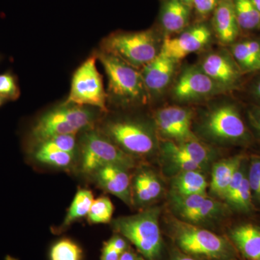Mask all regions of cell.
I'll return each mask as SVG.
<instances>
[{
    "mask_svg": "<svg viewBox=\"0 0 260 260\" xmlns=\"http://www.w3.org/2000/svg\"><path fill=\"white\" fill-rule=\"evenodd\" d=\"M245 158L244 155H237L214 164L210 184L212 194L223 199L233 177Z\"/></svg>",
    "mask_w": 260,
    "mask_h": 260,
    "instance_id": "obj_19",
    "label": "cell"
},
{
    "mask_svg": "<svg viewBox=\"0 0 260 260\" xmlns=\"http://www.w3.org/2000/svg\"><path fill=\"white\" fill-rule=\"evenodd\" d=\"M95 117V112L88 107L62 104L38 119L30 132V139L38 145L57 135H75L91 125Z\"/></svg>",
    "mask_w": 260,
    "mask_h": 260,
    "instance_id": "obj_3",
    "label": "cell"
},
{
    "mask_svg": "<svg viewBox=\"0 0 260 260\" xmlns=\"http://www.w3.org/2000/svg\"><path fill=\"white\" fill-rule=\"evenodd\" d=\"M121 254L109 246H104L102 260H119Z\"/></svg>",
    "mask_w": 260,
    "mask_h": 260,
    "instance_id": "obj_39",
    "label": "cell"
},
{
    "mask_svg": "<svg viewBox=\"0 0 260 260\" xmlns=\"http://www.w3.org/2000/svg\"><path fill=\"white\" fill-rule=\"evenodd\" d=\"M95 56L105 70L109 93L116 101L126 105L148 102L150 93L141 72L104 51H99Z\"/></svg>",
    "mask_w": 260,
    "mask_h": 260,
    "instance_id": "obj_1",
    "label": "cell"
},
{
    "mask_svg": "<svg viewBox=\"0 0 260 260\" xmlns=\"http://www.w3.org/2000/svg\"><path fill=\"white\" fill-rule=\"evenodd\" d=\"M247 178L253 200L260 204V157H251L247 167Z\"/></svg>",
    "mask_w": 260,
    "mask_h": 260,
    "instance_id": "obj_33",
    "label": "cell"
},
{
    "mask_svg": "<svg viewBox=\"0 0 260 260\" xmlns=\"http://www.w3.org/2000/svg\"><path fill=\"white\" fill-rule=\"evenodd\" d=\"M34 158L38 162L57 168L69 167L74 155L54 148L49 142L44 141L37 145Z\"/></svg>",
    "mask_w": 260,
    "mask_h": 260,
    "instance_id": "obj_23",
    "label": "cell"
},
{
    "mask_svg": "<svg viewBox=\"0 0 260 260\" xmlns=\"http://www.w3.org/2000/svg\"><path fill=\"white\" fill-rule=\"evenodd\" d=\"M140 260H143V259H140Z\"/></svg>",
    "mask_w": 260,
    "mask_h": 260,
    "instance_id": "obj_45",
    "label": "cell"
},
{
    "mask_svg": "<svg viewBox=\"0 0 260 260\" xmlns=\"http://www.w3.org/2000/svg\"><path fill=\"white\" fill-rule=\"evenodd\" d=\"M251 2H252L253 5H254L256 9L257 10L260 14V0H251Z\"/></svg>",
    "mask_w": 260,
    "mask_h": 260,
    "instance_id": "obj_42",
    "label": "cell"
},
{
    "mask_svg": "<svg viewBox=\"0 0 260 260\" xmlns=\"http://www.w3.org/2000/svg\"><path fill=\"white\" fill-rule=\"evenodd\" d=\"M119 260H136V259H135V256L133 253L129 252V251H124L121 254Z\"/></svg>",
    "mask_w": 260,
    "mask_h": 260,
    "instance_id": "obj_40",
    "label": "cell"
},
{
    "mask_svg": "<svg viewBox=\"0 0 260 260\" xmlns=\"http://www.w3.org/2000/svg\"><path fill=\"white\" fill-rule=\"evenodd\" d=\"M171 232L181 250L190 255L218 260H234L236 252L227 239L177 218L172 219Z\"/></svg>",
    "mask_w": 260,
    "mask_h": 260,
    "instance_id": "obj_2",
    "label": "cell"
},
{
    "mask_svg": "<svg viewBox=\"0 0 260 260\" xmlns=\"http://www.w3.org/2000/svg\"><path fill=\"white\" fill-rule=\"evenodd\" d=\"M208 182L200 171L181 172L173 179L172 193L182 196L206 194Z\"/></svg>",
    "mask_w": 260,
    "mask_h": 260,
    "instance_id": "obj_22",
    "label": "cell"
},
{
    "mask_svg": "<svg viewBox=\"0 0 260 260\" xmlns=\"http://www.w3.org/2000/svg\"><path fill=\"white\" fill-rule=\"evenodd\" d=\"M211 36V31L206 25H196L178 37H166L160 51L177 61L205 47Z\"/></svg>",
    "mask_w": 260,
    "mask_h": 260,
    "instance_id": "obj_11",
    "label": "cell"
},
{
    "mask_svg": "<svg viewBox=\"0 0 260 260\" xmlns=\"http://www.w3.org/2000/svg\"><path fill=\"white\" fill-rule=\"evenodd\" d=\"M252 193L246 174L240 187L227 205L239 213H249L254 209Z\"/></svg>",
    "mask_w": 260,
    "mask_h": 260,
    "instance_id": "obj_28",
    "label": "cell"
},
{
    "mask_svg": "<svg viewBox=\"0 0 260 260\" xmlns=\"http://www.w3.org/2000/svg\"><path fill=\"white\" fill-rule=\"evenodd\" d=\"M94 174L98 184L102 189L115 195L127 205L132 203L133 193L127 169L117 165H107Z\"/></svg>",
    "mask_w": 260,
    "mask_h": 260,
    "instance_id": "obj_14",
    "label": "cell"
},
{
    "mask_svg": "<svg viewBox=\"0 0 260 260\" xmlns=\"http://www.w3.org/2000/svg\"><path fill=\"white\" fill-rule=\"evenodd\" d=\"M114 205L107 197L94 200L89 210L88 216L90 223H107L112 220Z\"/></svg>",
    "mask_w": 260,
    "mask_h": 260,
    "instance_id": "obj_29",
    "label": "cell"
},
{
    "mask_svg": "<svg viewBox=\"0 0 260 260\" xmlns=\"http://www.w3.org/2000/svg\"><path fill=\"white\" fill-rule=\"evenodd\" d=\"M102 49L138 70L153 61L160 51L152 30L111 34L103 40Z\"/></svg>",
    "mask_w": 260,
    "mask_h": 260,
    "instance_id": "obj_4",
    "label": "cell"
},
{
    "mask_svg": "<svg viewBox=\"0 0 260 260\" xmlns=\"http://www.w3.org/2000/svg\"><path fill=\"white\" fill-rule=\"evenodd\" d=\"M49 142L54 148L60 150L61 151L71 154L74 155L76 152V139L75 135H61L53 137L50 139L45 140Z\"/></svg>",
    "mask_w": 260,
    "mask_h": 260,
    "instance_id": "obj_34",
    "label": "cell"
},
{
    "mask_svg": "<svg viewBox=\"0 0 260 260\" xmlns=\"http://www.w3.org/2000/svg\"><path fill=\"white\" fill-rule=\"evenodd\" d=\"M162 184L155 174L148 170L142 171L135 178L133 199L138 205H145L161 194Z\"/></svg>",
    "mask_w": 260,
    "mask_h": 260,
    "instance_id": "obj_21",
    "label": "cell"
},
{
    "mask_svg": "<svg viewBox=\"0 0 260 260\" xmlns=\"http://www.w3.org/2000/svg\"><path fill=\"white\" fill-rule=\"evenodd\" d=\"M181 2H182L184 4L188 5V6L190 7V5H192V3L194 0H180Z\"/></svg>",
    "mask_w": 260,
    "mask_h": 260,
    "instance_id": "obj_43",
    "label": "cell"
},
{
    "mask_svg": "<svg viewBox=\"0 0 260 260\" xmlns=\"http://www.w3.org/2000/svg\"><path fill=\"white\" fill-rule=\"evenodd\" d=\"M213 27L219 41L223 44H233L240 34L234 0H220L214 11Z\"/></svg>",
    "mask_w": 260,
    "mask_h": 260,
    "instance_id": "obj_16",
    "label": "cell"
},
{
    "mask_svg": "<svg viewBox=\"0 0 260 260\" xmlns=\"http://www.w3.org/2000/svg\"><path fill=\"white\" fill-rule=\"evenodd\" d=\"M177 61L161 52L143 68L141 72L149 93H161L170 83Z\"/></svg>",
    "mask_w": 260,
    "mask_h": 260,
    "instance_id": "obj_15",
    "label": "cell"
},
{
    "mask_svg": "<svg viewBox=\"0 0 260 260\" xmlns=\"http://www.w3.org/2000/svg\"><path fill=\"white\" fill-rule=\"evenodd\" d=\"M173 260H200L197 259L194 256L186 255V254H178L177 255L174 256Z\"/></svg>",
    "mask_w": 260,
    "mask_h": 260,
    "instance_id": "obj_41",
    "label": "cell"
},
{
    "mask_svg": "<svg viewBox=\"0 0 260 260\" xmlns=\"http://www.w3.org/2000/svg\"><path fill=\"white\" fill-rule=\"evenodd\" d=\"M107 138L128 154L146 155L155 146V137L146 126L133 121H113L107 124Z\"/></svg>",
    "mask_w": 260,
    "mask_h": 260,
    "instance_id": "obj_9",
    "label": "cell"
},
{
    "mask_svg": "<svg viewBox=\"0 0 260 260\" xmlns=\"http://www.w3.org/2000/svg\"><path fill=\"white\" fill-rule=\"evenodd\" d=\"M162 150L164 155H176L182 158L189 159L204 167L213 156L212 150L198 140L183 142L168 140L162 144Z\"/></svg>",
    "mask_w": 260,
    "mask_h": 260,
    "instance_id": "obj_18",
    "label": "cell"
},
{
    "mask_svg": "<svg viewBox=\"0 0 260 260\" xmlns=\"http://www.w3.org/2000/svg\"><path fill=\"white\" fill-rule=\"evenodd\" d=\"M203 128L212 139L223 143L245 145L251 140L239 107L234 104H223L210 111Z\"/></svg>",
    "mask_w": 260,
    "mask_h": 260,
    "instance_id": "obj_8",
    "label": "cell"
},
{
    "mask_svg": "<svg viewBox=\"0 0 260 260\" xmlns=\"http://www.w3.org/2000/svg\"><path fill=\"white\" fill-rule=\"evenodd\" d=\"M227 91L205 74L201 68L189 67L181 73L173 94L179 102H191Z\"/></svg>",
    "mask_w": 260,
    "mask_h": 260,
    "instance_id": "obj_10",
    "label": "cell"
},
{
    "mask_svg": "<svg viewBox=\"0 0 260 260\" xmlns=\"http://www.w3.org/2000/svg\"><path fill=\"white\" fill-rule=\"evenodd\" d=\"M93 200V195L91 191L88 189H80L75 194L63 225L68 226L75 220L88 215Z\"/></svg>",
    "mask_w": 260,
    "mask_h": 260,
    "instance_id": "obj_26",
    "label": "cell"
},
{
    "mask_svg": "<svg viewBox=\"0 0 260 260\" xmlns=\"http://www.w3.org/2000/svg\"><path fill=\"white\" fill-rule=\"evenodd\" d=\"M190 7L180 0H167L160 13V23L169 34L181 32L189 23Z\"/></svg>",
    "mask_w": 260,
    "mask_h": 260,
    "instance_id": "obj_20",
    "label": "cell"
},
{
    "mask_svg": "<svg viewBox=\"0 0 260 260\" xmlns=\"http://www.w3.org/2000/svg\"><path fill=\"white\" fill-rule=\"evenodd\" d=\"M234 10L241 31L260 29V14L251 0H234Z\"/></svg>",
    "mask_w": 260,
    "mask_h": 260,
    "instance_id": "obj_24",
    "label": "cell"
},
{
    "mask_svg": "<svg viewBox=\"0 0 260 260\" xmlns=\"http://www.w3.org/2000/svg\"><path fill=\"white\" fill-rule=\"evenodd\" d=\"M220 1V0H194L192 6L198 15L204 17L214 13Z\"/></svg>",
    "mask_w": 260,
    "mask_h": 260,
    "instance_id": "obj_35",
    "label": "cell"
},
{
    "mask_svg": "<svg viewBox=\"0 0 260 260\" xmlns=\"http://www.w3.org/2000/svg\"><path fill=\"white\" fill-rule=\"evenodd\" d=\"M20 95L18 81L10 73L0 74V96L4 100L15 101Z\"/></svg>",
    "mask_w": 260,
    "mask_h": 260,
    "instance_id": "obj_32",
    "label": "cell"
},
{
    "mask_svg": "<svg viewBox=\"0 0 260 260\" xmlns=\"http://www.w3.org/2000/svg\"><path fill=\"white\" fill-rule=\"evenodd\" d=\"M105 245L109 246V248H112V249L118 251L120 254H122L125 251L126 248L125 241L122 238L119 237H113Z\"/></svg>",
    "mask_w": 260,
    "mask_h": 260,
    "instance_id": "obj_38",
    "label": "cell"
},
{
    "mask_svg": "<svg viewBox=\"0 0 260 260\" xmlns=\"http://www.w3.org/2000/svg\"><path fill=\"white\" fill-rule=\"evenodd\" d=\"M190 109L177 106L162 108L155 114V123L162 135L177 142L198 140L191 130Z\"/></svg>",
    "mask_w": 260,
    "mask_h": 260,
    "instance_id": "obj_12",
    "label": "cell"
},
{
    "mask_svg": "<svg viewBox=\"0 0 260 260\" xmlns=\"http://www.w3.org/2000/svg\"><path fill=\"white\" fill-rule=\"evenodd\" d=\"M249 94L255 104L253 105L260 107V76L253 80L249 85Z\"/></svg>",
    "mask_w": 260,
    "mask_h": 260,
    "instance_id": "obj_37",
    "label": "cell"
},
{
    "mask_svg": "<svg viewBox=\"0 0 260 260\" xmlns=\"http://www.w3.org/2000/svg\"><path fill=\"white\" fill-rule=\"evenodd\" d=\"M134 159L109 138L95 131L83 135L81 142V168L83 172L94 174L107 165H117L125 169L135 167Z\"/></svg>",
    "mask_w": 260,
    "mask_h": 260,
    "instance_id": "obj_6",
    "label": "cell"
},
{
    "mask_svg": "<svg viewBox=\"0 0 260 260\" xmlns=\"http://www.w3.org/2000/svg\"><path fill=\"white\" fill-rule=\"evenodd\" d=\"M96 56H90L77 69L65 104L99 108L107 111V93L102 76L96 68Z\"/></svg>",
    "mask_w": 260,
    "mask_h": 260,
    "instance_id": "obj_7",
    "label": "cell"
},
{
    "mask_svg": "<svg viewBox=\"0 0 260 260\" xmlns=\"http://www.w3.org/2000/svg\"><path fill=\"white\" fill-rule=\"evenodd\" d=\"M201 69L227 90L239 86L244 75L233 56L226 52L210 54L202 63Z\"/></svg>",
    "mask_w": 260,
    "mask_h": 260,
    "instance_id": "obj_13",
    "label": "cell"
},
{
    "mask_svg": "<svg viewBox=\"0 0 260 260\" xmlns=\"http://www.w3.org/2000/svg\"><path fill=\"white\" fill-rule=\"evenodd\" d=\"M81 249L70 239L59 241L51 249V260H81Z\"/></svg>",
    "mask_w": 260,
    "mask_h": 260,
    "instance_id": "obj_30",
    "label": "cell"
},
{
    "mask_svg": "<svg viewBox=\"0 0 260 260\" xmlns=\"http://www.w3.org/2000/svg\"><path fill=\"white\" fill-rule=\"evenodd\" d=\"M248 121L260 140V107L252 105L247 110Z\"/></svg>",
    "mask_w": 260,
    "mask_h": 260,
    "instance_id": "obj_36",
    "label": "cell"
},
{
    "mask_svg": "<svg viewBox=\"0 0 260 260\" xmlns=\"http://www.w3.org/2000/svg\"><path fill=\"white\" fill-rule=\"evenodd\" d=\"M207 198V194L182 196L172 193L171 203L176 213L180 217L181 220L185 221L191 215L198 211L203 206Z\"/></svg>",
    "mask_w": 260,
    "mask_h": 260,
    "instance_id": "obj_25",
    "label": "cell"
},
{
    "mask_svg": "<svg viewBox=\"0 0 260 260\" xmlns=\"http://www.w3.org/2000/svg\"><path fill=\"white\" fill-rule=\"evenodd\" d=\"M232 242L247 260H260V226L253 223L237 225L230 232Z\"/></svg>",
    "mask_w": 260,
    "mask_h": 260,
    "instance_id": "obj_17",
    "label": "cell"
},
{
    "mask_svg": "<svg viewBox=\"0 0 260 260\" xmlns=\"http://www.w3.org/2000/svg\"><path fill=\"white\" fill-rule=\"evenodd\" d=\"M159 208H151L130 216L113 221L116 232L133 243L143 255L155 259L161 251V236L159 227Z\"/></svg>",
    "mask_w": 260,
    "mask_h": 260,
    "instance_id": "obj_5",
    "label": "cell"
},
{
    "mask_svg": "<svg viewBox=\"0 0 260 260\" xmlns=\"http://www.w3.org/2000/svg\"><path fill=\"white\" fill-rule=\"evenodd\" d=\"M4 99H3L1 96H0V107L3 105V102H4Z\"/></svg>",
    "mask_w": 260,
    "mask_h": 260,
    "instance_id": "obj_44",
    "label": "cell"
},
{
    "mask_svg": "<svg viewBox=\"0 0 260 260\" xmlns=\"http://www.w3.org/2000/svg\"><path fill=\"white\" fill-rule=\"evenodd\" d=\"M225 206L213 198H206L203 206L185 220L187 223L199 224L217 218L225 212Z\"/></svg>",
    "mask_w": 260,
    "mask_h": 260,
    "instance_id": "obj_27",
    "label": "cell"
},
{
    "mask_svg": "<svg viewBox=\"0 0 260 260\" xmlns=\"http://www.w3.org/2000/svg\"><path fill=\"white\" fill-rule=\"evenodd\" d=\"M232 56L244 74L254 73L250 54L245 40L232 44Z\"/></svg>",
    "mask_w": 260,
    "mask_h": 260,
    "instance_id": "obj_31",
    "label": "cell"
}]
</instances>
